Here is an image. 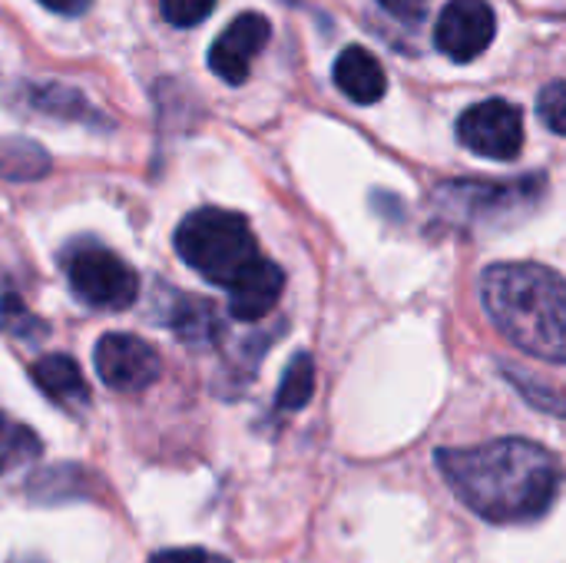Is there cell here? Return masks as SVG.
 Instances as JSON below:
<instances>
[{
    "label": "cell",
    "mask_w": 566,
    "mask_h": 563,
    "mask_svg": "<svg viewBox=\"0 0 566 563\" xmlns=\"http://www.w3.org/2000/svg\"><path fill=\"white\" fill-rule=\"evenodd\" d=\"M315 395V362L312 355H295L282 375V385H279V395H275V408L279 411H298L312 402Z\"/></svg>",
    "instance_id": "obj_13"
},
{
    "label": "cell",
    "mask_w": 566,
    "mask_h": 563,
    "mask_svg": "<svg viewBox=\"0 0 566 563\" xmlns=\"http://www.w3.org/2000/svg\"><path fill=\"white\" fill-rule=\"evenodd\" d=\"M282 289H285V275L282 269L259 256L232 285H229V315L235 322H259L265 319L279 299H282Z\"/></svg>",
    "instance_id": "obj_10"
},
{
    "label": "cell",
    "mask_w": 566,
    "mask_h": 563,
    "mask_svg": "<svg viewBox=\"0 0 566 563\" xmlns=\"http://www.w3.org/2000/svg\"><path fill=\"white\" fill-rule=\"evenodd\" d=\"M46 169H50V159L36 143H27V139L0 143V176H7V179H36Z\"/></svg>",
    "instance_id": "obj_14"
},
{
    "label": "cell",
    "mask_w": 566,
    "mask_h": 563,
    "mask_svg": "<svg viewBox=\"0 0 566 563\" xmlns=\"http://www.w3.org/2000/svg\"><path fill=\"white\" fill-rule=\"evenodd\" d=\"M206 561V551H196V548H179V551H163L156 557H149V563H202Z\"/></svg>",
    "instance_id": "obj_21"
},
{
    "label": "cell",
    "mask_w": 566,
    "mask_h": 563,
    "mask_svg": "<svg viewBox=\"0 0 566 563\" xmlns=\"http://www.w3.org/2000/svg\"><path fill=\"white\" fill-rule=\"evenodd\" d=\"M497 33V17L488 0H448L438 13V50L454 63L478 60Z\"/></svg>",
    "instance_id": "obj_8"
},
{
    "label": "cell",
    "mask_w": 566,
    "mask_h": 563,
    "mask_svg": "<svg viewBox=\"0 0 566 563\" xmlns=\"http://www.w3.org/2000/svg\"><path fill=\"white\" fill-rule=\"evenodd\" d=\"M458 139L484 159L511 163L524 149V113L507 100H484L461 113Z\"/></svg>",
    "instance_id": "obj_6"
},
{
    "label": "cell",
    "mask_w": 566,
    "mask_h": 563,
    "mask_svg": "<svg viewBox=\"0 0 566 563\" xmlns=\"http://www.w3.org/2000/svg\"><path fill=\"white\" fill-rule=\"evenodd\" d=\"M202 563H229L226 557H216V554H206V561Z\"/></svg>",
    "instance_id": "obj_23"
},
{
    "label": "cell",
    "mask_w": 566,
    "mask_h": 563,
    "mask_svg": "<svg viewBox=\"0 0 566 563\" xmlns=\"http://www.w3.org/2000/svg\"><path fill=\"white\" fill-rule=\"evenodd\" d=\"M332 73H335V86L361 106L378 103L388 90V76H385L378 56L368 53L365 46H345L338 53Z\"/></svg>",
    "instance_id": "obj_11"
},
{
    "label": "cell",
    "mask_w": 566,
    "mask_h": 563,
    "mask_svg": "<svg viewBox=\"0 0 566 563\" xmlns=\"http://www.w3.org/2000/svg\"><path fill=\"white\" fill-rule=\"evenodd\" d=\"M544 186L547 183L541 176H527L521 183H444L434 199L458 222L501 226L531 212Z\"/></svg>",
    "instance_id": "obj_4"
},
{
    "label": "cell",
    "mask_w": 566,
    "mask_h": 563,
    "mask_svg": "<svg viewBox=\"0 0 566 563\" xmlns=\"http://www.w3.org/2000/svg\"><path fill=\"white\" fill-rule=\"evenodd\" d=\"M378 3L401 23H421L431 0H378Z\"/></svg>",
    "instance_id": "obj_20"
},
{
    "label": "cell",
    "mask_w": 566,
    "mask_h": 563,
    "mask_svg": "<svg viewBox=\"0 0 566 563\" xmlns=\"http://www.w3.org/2000/svg\"><path fill=\"white\" fill-rule=\"evenodd\" d=\"M36 455H40V438H36L30 428L10 421V418L0 411V475H7V471L27 465V461L36 458Z\"/></svg>",
    "instance_id": "obj_16"
},
{
    "label": "cell",
    "mask_w": 566,
    "mask_h": 563,
    "mask_svg": "<svg viewBox=\"0 0 566 563\" xmlns=\"http://www.w3.org/2000/svg\"><path fill=\"white\" fill-rule=\"evenodd\" d=\"M504 372L511 378V385L541 411L547 415H557V418H566V385H554V382H541V378H531V372L524 368H514L504 362Z\"/></svg>",
    "instance_id": "obj_15"
},
{
    "label": "cell",
    "mask_w": 566,
    "mask_h": 563,
    "mask_svg": "<svg viewBox=\"0 0 566 563\" xmlns=\"http://www.w3.org/2000/svg\"><path fill=\"white\" fill-rule=\"evenodd\" d=\"M212 322H216V312L209 305H182L172 325H176L179 338L206 342L212 335Z\"/></svg>",
    "instance_id": "obj_18"
},
{
    "label": "cell",
    "mask_w": 566,
    "mask_h": 563,
    "mask_svg": "<svg viewBox=\"0 0 566 563\" xmlns=\"http://www.w3.org/2000/svg\"><path fill=\"white\" fill-rule=\"evenodd\" d=\"M63 272L76 299L93 309H126L139 295V275L103 246H73L63 256Z\"/></svg>",
    "instance_id": "obj_5"
},
{
    "label": "cell",
    "mask_w": 566,
    "mask_h": 563,
    "mask_svg": "<svg viewBox=\"0 0 566 563\" xmlns=\"http://www.w3.org/2000/svg\"><path fill=\"white\" fill-rule=\"evenodd\" d=\"M481 302L494 329L524 355L566 365V279L537 262H494L481 272Z\"/></svg>",
    "instance_id": "obj_2"
},
{
    "label": "cell",
    "mask_w": 566,
    "mask_h": 563,
    "mask_svg": "<svg viewBox=\"0 0 566 563\" xmlns=\"http://www.w3.org/2000/svg\"><path fill=\"white\" fill-rule=\"evenodd\" d=\"M448 488L491 524H527L544 518L564 488V465L527 438H501L478 448H441L434 455Z\"/></svg>",
    "instance_id": "obj_1"
},
{
    "label": "cell",
    "mask_w": 566,
    "mask_h": 563,
    "mask_svg": "<svg viewBox=\"0 0 566 563\" xmlns=\"http://www.w3.org/2000/svg\"><path fill=\"white\" fill-rule=\"evenodd\" d=\"M33 375V385L56 405H66V408H80L90 402V388L80 375V365L70 358V355H43L33 362L30 368Z\"/></svg>",
    "instance_id": "obj_12"
},
{
    "label": "cell",
    "mask_w": 566,
    "mask_h": 563,
    "mask_svg": "<svg viewBox=\"0 0 566 563\" xmlns=\"http://www.w3.org/2000/svg\"><path fill=\"white\" fill-rule=\"evenodd\" d=\"M179 259L216 285H232L262 252L242 212L196 209L176 229Z\"/></svg>",
    "instance_id": "obj_3"
},
{
    "label": "cell",
    "mask_w": 566,
    "mask_h": 563,
    "mask_svg": "<svg viewBox=\"0 0 566 563\" xmlns=\"http://www.w3.org/2000/svg\"><path fill=\"white\" fill-rule=\"evenodd\" d=\"M537 113L544 126L557 136H566V80H554L537 96Z\"/></svg>",
    "instance_id": "obj_17"
},
{
    "label": "cell",
    "mask_w": 566,
    "mask_h": 563,
    "mask_svg": "<svg viewBox=\"0 0 566 563\" xmlns=\"http://www.w3.org/2000/svg\"><path fill=\"white\" fill-rule=\"evenodd\" d=\"M216 10V0H163V17L172 27H196Z\"/></svg>",
    "instance_id": "obj_19"
},
{
    "label": "cell",
    "mask_w": 566,
    "mask_h": 563,
    "mask_svg": "<svg viewBox=\"0 0 566 563\" xmlns=\"http://www.w3.org/2000/svg\"><path fill=\"white\" fill-rule=\"evenodd\" d=\"M46 10H53V13H63V17H80L93 0H40Z\"/></svg>",
    "instance_id": "obj_22"
},
{
    "label": "cell",
    "mask_w": 566,
    "mask_h": 563,
    "mask_svg": "<svg viewBox=\"0 0 566 563\" xmlns=\"http://www.w3.org/2000/svg\"><path fill=\"white\" fill-rule=\"evenodd\" d=\"M93 365L99 382L116 392H143L163 375L159 352L146 338L126 332L103 335L93 348Z\"/></svg>",
    "instance_id": "obj_7"
},
{
    "label": "cell",
    "mask_w": 566,
    "mask_h": 563,
    "mask_svg": "<svg viewBox=\"0 0 566 563\" xmlns=\"http://www.w3.org/2000/svg\"><path fill=\"white\" fill-rule=\"evenodd\" d=\"M269 37H272L269 17H262V13H255V10L239 13V17L216 37V43H212V50H209V66H212V73H216L219 80L232 83V86L245 83V80H249V70H252L255 56L265 50Z\"/></svg>",
    "instance_id": "obj_9"
}]
</instances>
